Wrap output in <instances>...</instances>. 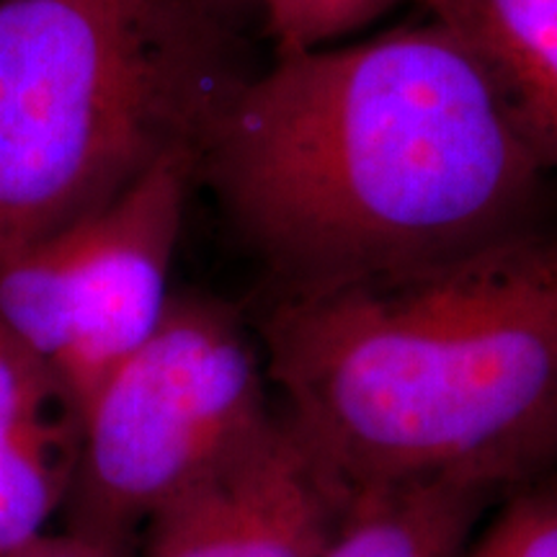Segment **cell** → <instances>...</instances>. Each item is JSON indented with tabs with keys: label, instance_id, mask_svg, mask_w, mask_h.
<instances>
[{
	"label": "cell",
	"instance_id": "1",
	"mask_svg": "<svg viewBox=\"0 0 557 557\" xmlns=\"http://www.w3.org/2000/svg\"><path fill=\"white\" fill-rule=\"evenodd\" d=\"M547 165L438 21L274 54L230 90L199 181L271 295L403 274L540 225Z\"/></svg>",
	"mask_w": 557,
	"mask_h": 557
},
{
	"label": "cell",
	"instance_id": "2",
	"mask_svg": "<svg viewBox=\"0 0 557 557\" xmlns=\"http://www.w3.org/2000/svg\"><path fill=\"white\" fill-rule=\"evenodd\" d=\"M278 410L354 496L557 470V227L336 289L271 295Z\"/></svg>",
	"mask_w": 557,
	"mask_h": 557
},
{
	"label": "cell",
	"instance_id": "3",
	"mask_svg": "<svg viewBox=\"0 0 557 557\" xmlns=\"http://www.w3.org/2000/svg\"><path fill=\"white\" fill-rule=\"evenodd\" d=\"M243 78L197 0H0V261L201 150Z\"/></svg>",
	"mask_w": 557,
	"mask_h": 557
},
{
	"label": "cell",
	"instance_id": "4",
	"mask_svg": "<svg viewBox=\"0 0 557 557\" xmlns=\"http://www.w3.org/2000/svg\"><path fill=\"white\" fill-rule=\"evenodd\" d=\"M259 338L230 305L176 295L81 408L70 529L127 553L132 532L256 442L278 413Z\"/></svg>",
	"mask_w": 557,
	"mask_h": 557
},
{
	"label": "cell",
	"instance_id": "5",
	"mask_svg": "<svg viewBox=\"0 0 557 557\" xmlns=\"http://www.w3.org/2000/svg\"><path fill=\"white\" fill-rule=\"evenodd\" d=\"M199 148L160 158L120 197L0 261V329L58 377L75 410L152 336Z\"/></svg>",
	"mask_w": 557,
	"mask_h": 557
},
{
	"label": "cell",
	"instance_id": "6",
	"mask_svg": "<svg viewBox=\"0 0 557 557\" xmlns=\"http://www.w3.org/2000/svg\"><path fill=\"white\" fill-rule=\"evenodd\" d=\"M354 500L278 410L256 442L160 508L145 557H323Z\"/></svg>",
	"mask_w": 557,
	"mask_h": 557
},
{
	"label": "cell",
	"instance_id": "7",
	"mask_svg": "<svg viewBox=\"0 0 557 557\" xmlns=\"http://www.w3.org/2000/svg\"><path fill=\"white\" fill-rule=\"evenodd\" d=\"M81 418L60 382L0 329V557L47 532L73 487Z\"/></svg>",
	"mask_w": 557,
	"mask_h": 557
},
{
	"label": "cell",
	"instance_id": "8",
	"mask_svg": "<svg viewBox=\"0 0 557 557\" xmlns=\"http://www.w3.org/2000/svg\"><path fill=\"white\" fill-rule=\"evenodd\" d=\"M485 70L521 135L557 171V0H418Z\"/></svg>",
	"mask_w": 557,
	"mask_h": 557
},
{
	"label": "cell",
	"instance_id": "9",
	"mask_svg": "<svg viewBox=\"0 0 557 557\" xmlns=\"http://www.w3.org/2000/svg\"><path fill=\"white\" fill-rule=\"evenodd\" d=\"M496 498L449 483L357 496L323 557H459Z\"/></svg>",
	"mask_w": 557,
	"mask_h": 557
},
{
	"label": "cell",
	"instance_id": "10",
	"mask_svg": "<svg viewBox=\"0 0 557 557\" xmlns=\"http://www.w3.org/2000/svg\"><path fill=\"white\" fill-rule=\"evenodd\" d=\"M400 0H246L274 54L318 50L351 39Z\"/></svg>",
	"mask_w": 557,
	"mask_h": 557
},
{
	"label": "cell",
	"instance_id": "11",
	"mask_svg": "<svg viewBox=\"0 0 557 557\" xmlns=\"http://www.w3.org/2000/svg\"><path fill=\"white\" fill-rule=\"evenodd\" d=\"M459 557H557V470L500 498V511Z\"/></svg>",
	"mask_w": 557,
	"mask_h": 557
},
{
	"label": "cell",
	"instance_id": "12",
	"mask_svg": "<svg viewBox=\"0 0 557 557\" xmlns=\"http://www.w3.org/2000/svg\"><path fill=\"white\" fill-rule=\"evenodd\" d=\"M127 553L122 549L107 545V542H99L94 537H86V534L67 532L62 534H50L45 532L29 545H24L16 553L9 557H124Z\"/></svg>",
	"mask_w": 557,
	"mask_h": 557
},
{
	"label": "cell",
	"instance_id": "13",
	"mask_svg": "<svg viewBox=\"0 0 557 557\" xmlns=\"http://www.w3.org/2000/svg\"><path fill=\"white\" fill-rule=\"evenodd\" d=\"M197 3L207 5V9L222 13V16H233L235 11H240L246 5V0H197Z\"/></svg>",
	"mask_w": 557,
	"mask_h": 557
}]
</instances>
